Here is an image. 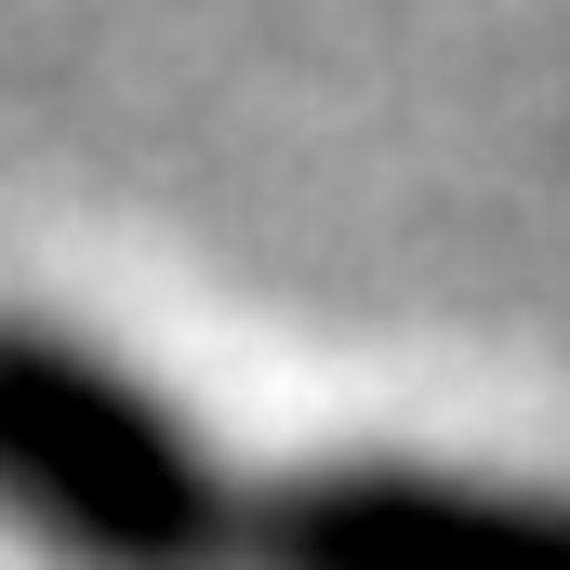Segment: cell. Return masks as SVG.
I'll return each instance as SVG.
<instances>
[{
    "label": "cell",
    "instance_id": "2",
    "mask_svg": "<svg viewBox=\"0 0 570 570\" xmlns=\"http://www.w3.org/2000/svg\"><path fill=\"white\" fill-rule=\"evenodd\" d=\"M239 570H570V491L438 451H305L253 478Z\"/></svg>",
    "mask_w": 570,
    "mask_h": 570
},
{
    "label": "cell",
    "instance_id": "1",
    "mask_svg": "<svg viewBox=\"0 0 570 570\" xmlns=\"http://www.w3.org/2000/svg\"><path fill=\"white\" fill-rule=\"evenodd\" d=\"M0 531L40 570H239L253 478L53 305H0Z\"/></svg>",
    "mask_w": 570,
    "mask_h": 570
}]
</instances>
